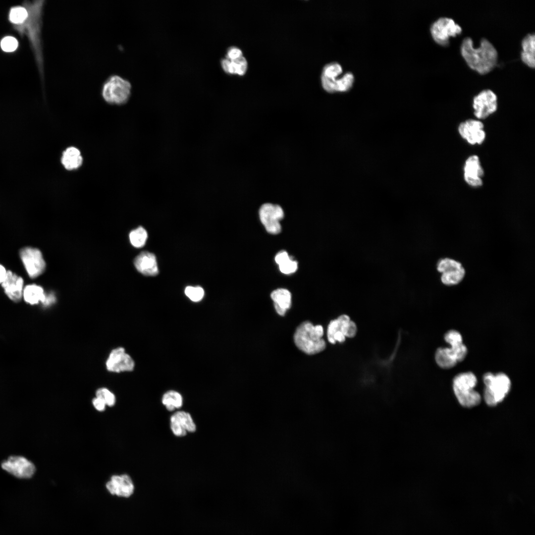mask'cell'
Wrapping results in <instances>:
<instances>
[{
    "mask_svg": "<svg viewBox=\"0 0 535 535\" xmlns=\"http://www.w3.org/2000/svg\"><path fill=\"white\" fill-rule=\"evenodd\" d=\"M461 54L468 65L481 74L490 72L496 65L498 54L494 46L486 39L482 38L480 46L474 47L470 37L463 39L460 47Z\"/></svg>",
    "mask_w": 535,
    "mask_h": 535,
    "instance_id": "obj_1",
    "label": "cell"
},
{
    "mask_svg": "<svg viewBox=\"0 0 535 535\" xmlns=\"http://www.w3.org/2000/svg\"><path fill=\"white\" fill-rule=\"evenodd\" d=\"M323 328L321 325H314L309 321H305L297 328L294 340L296 346L303 352L313 355L323 351L325 342L322 338Z\"/></svg>",
    "mask_w": 535,
    "mask_h": 535,
    "instance_id": "obj_2",
    "label": "cell"
},
{
    "mask_svg": "<svg viewBox=\"0 0 535 535\" xmlns=\"http://www.w3.org/2000/svg\"><path fill=\"white\" fill-rule=\"evenodd\" d=\"M444 339L450 345V348H438L435 352V359L437 364L442 369H451L458 362L465 358L467 348L463 343L461 334L455 330H450L444 335Z\"/></svg>",
    "mask_w": 535,
    "mask_h": 535,
    "instance_id": "obj_3",
    "label": "cell"
},
{
    "mask_svg": "<svg viewBox=\"0 0 535 535\" xmlns=\"http://www.w3.org/2000/svg\"><path fill=\"white\" fill-rule=\"evenodd\" d=\"M132 85L127 79L113 74L104 81L101 88V95L105 102L110 105H122L129 101Z\"/></svg>",
    "mask_w": 535,
    "mask_h": 535,
    "instance_id": "obj_4",
    "label": "cell"
},
{
    "mask_svg": "<svg viewBox=\"0 0 535 535\" xmlns=\"http://www.w3.org/2000/svg\"><path fill=\"white\" fill-rule=\"evenodd\" d=\"M477 383L476 375L472 372L457 374L453 381V388L459 403L463 407L476 406L481 401V396L474 390Z\"/></svg>",
    "mask_w": 535,
    "mask_h": 535,
    "instance_id": "obj_5",
    "label": "cell"
},
{
    "mask_svg": "<svg viewBox=\"0 0 535 535\" xmlns=\"http://www.w3.org/2000/svg\"><path fill=\"white\" fill-rule=\"evenodd\" d=\"M485 384L484 399L489 406H495L502 402L511 388V381L504 373L493 374L491 373L485 374L483 377Z\"/></svg>",
    "mask_w": 535,
    "mask_h": 535,
    "instance_id": "obj_6",
    "label": "cell"
},
{
    "mask_svg": "<svg viewBox=\"0 0 535 535\" xmlns=\"http://www.w3.org/2000/svg\"><path fill=\"white\" fill-rule=\"evenodd\" d=\"M430 33L436 43L442 46H447L450 37H455L462 33L461 27L448 17H440L431 25Z\"/></svg>",
    "mask_w": 535,
    "mask_h": 535,
    "instance_id": "obj_7",
    "label": "cell"
},
{
    "mask_svg": "<svg viewBox=\"0 0 535 535\" xmlns=\"http://www.w3.org/2000/svg\"><path fill=\"white\" fill-rule=\"evenodd\" d=\"M259 214L261 222L268 233L276 234L281 230L279 221L284 217L281 207L270 203H264L259 209Z\"/></svg>",
    "mask_w": 535,
    "mask_h": 535,
    "instance_id": "obj_8",
    "label": "cell"
},
{
    "mask_svg": "<svg viewBox=\"0 0 535 535\" xmlns=\"http://www.w3.org/2000/svg\"><path fill=\"white\" fill-rule=\"evenodd\" d=\"M1 468L12 476L21 479L31 478L36 472L35 465L22 456H11L1 463Z\"/></svg>",
    "mask_w": 535,
    "mask_h": 535,
    "instance_id": "obj_9",
    "label": "cell"
},
{
    "mask_svg": "<svg viewBox=\"0 0 535 535\" xmlns=\"http://www.w3.org/2000/svg\"><path fill=\"white\" fill-rule=\"evenodd\" d=\"M437 269L441 273L442 282L448 286L459 283L465 274V269L460 262L448 258L441 259L438 261Z\"/></svg>",
    "mask_w": 535,
    "mask_h": 535,
    "instance_id": "obj_10",
    "label": "cell"
},
{
    "mask_svg": "<svg viewBox=\"0 0 535 535\" xmlns=\"http://www.w3.org/2000/svg\"><path fill=\"white\" fill-rule=\"evenodd\" d=\"M473 107L474 114L478 119H485L497 110L496 95L490 89L481 91L473 98Z\"/></svg>",
    "mask_w": 535,
    "mask_h": 535,
    "instance_id": "obj_11",
    "label": "cell"
},
{
    "mask_svg": "<svg viewBox=\"0 0 535 535\" xmlns=\"http://www.w3.org/2000/svg\"><path fill=\"white\" fill-rule=\"evenodd\" d=\"M20 257L30 277L36 278L44 271L46 263L39 249L30 247H24L20 251Z\"/></svg>",
    "mask_w": 535,
    "mask_h": 535,
    "instance_id": "obj_12",
    "label": "cell"
},
{
    "mask_svg": "<svg viewBox=\"0 0 535 535\" xmlns=\"http://www.w3.org/2000/svg\"><path fill=\"white\" fill-rule=\"evenodd\" d=\"M458 130L461 137L472 145L482 144L486 136L484 125L479 120L470 119L462 122Z\"/></svg>",
    "mask_w": 535,
    "mask_h": 535,
    "instance_id": "obj_13",
    "label": "cell"
},
{
    "mask_svg": "<svg viewBox=\"0 0 535 535\" xmlns=\"http://www.w3.org/2000/svg\"><path fill=\"white\" fill-rule=\"evenodd\" d=\"M106 487L110 494L124 498L131 497L135 489L131 478L126 474L112 476Z\"/></svg>",
    "mask_w": 535,
    "mask_h": 535,
    "instance_id": "obj_14",
    "label": "cell"
},
{
    "mask_svg": "<svg viewBox=\"0 0 535 535\" xmlns=\"http://www.w3.org/2000/svg\"><path fill=\"white\" fill-rule=\"evenodd\" d=\"M134 365L133 360L122 347L112 350L106 362L107 370L115 373L131 371Z\"/></svg>",
    "mask_w": 535,
    "mask_h": 535,
    "instance_id": "obj_15",
    "label": "cell"
},
{
    "mask_svg": "<svg viewBox=\"0 0 535 535\" xmlns=\"http://www.w3.org/2000/svg\"><path fill=\"white\" fill-rule=\"evenodd\" d=\"M170 429L173 434L182 437L188 432H194L196 425L190 413L178 411L172 414L170 418Z\"/></svg>",
    "mask_w": 535,
    "mask_h": 535,
    "instance_id": "obj_16",
    "label": "cell"
},
{
    "mask_svg": "<svg viewBox=\"0 0 535 535\" xmlns=\"http://www.w3.org/2000/svg\"><path fill=\"white\" fill-rule=\"evenodd\" d=\"M484 171L477 155L470 156L466 160L464 167V177L470 186L477 187L482 185V177Z\"/></svg>",
    "mask_w": 535,
    "mask_h": 535,
    "instance_id": "obj_17",
    "label": "cell"
},
{
    "mask_svg": "<svg viewBox=\"0 0 535 535\" xmlns=\"http://www.w3.org/2000/svg\"><path fill=\"white\" fill-rule=\"evenodd\" d=\"M23 285V278L10 270L7 271L5 279L1 283L7 296L15 302L20 301L22 297Z\"/></svg>",
    "mask_w": 535,
    "mask_h": 535,
    "instance_id": "obj_18",
    "label": "cell"
},
{
    "mask_svg": "<svg viewBox=\"0 0 535 535\" xmlns=\"http://www.w3.org/2000/svg\"><path fill=\"white\" fill-rule=\"evenodd\" d=\"M134 263L137 270L145 275L155 276L159 273L156 258L153 253L142 252L135 258Z\"/></svg>",
    "mask_w": 535,
    "mask_h": 535,
    "instance_id": "obj_19",
    "label": "cell"
},
{
    "mask_svg": "<svg viewBox=\"0 0 535 535\" xmlns=\"http://www.w3.org/2000/svg\"><path fill=\"white\" fill-rule=\"evenodd\" d=\"M343 71L341 65L335 62L328 63L323 67L321 77V84L324 89L328 92H335V84L340 77Z\"/></svg>",
    "mask_w": 535,
    "mask_h": 535,
    "instance_id": "obj_20",
    "label": "cell"
},
{
    "mask_svg": "<svg viewBox=\"0 0 535 535\" xmlns=\"http://www.w3.org/2000/svg\"><path fill=\"white\" fill-rule=\"evenodd\" d=\"M270 297L274 302V308L277 314L284 316L291 306V293L287 289L278 288L271 293Z\"/></svg>",
    "mask_w": 535,
    "mask_h": 535,
    "instance_id": "obj_21",
    "label": "cell"
},
{
    "mask_svg": "<svg viewBox=\"0 0 535 535\" xmlns=\"http://www.w3.org/2000/svg\"><path fill=\"white\" fill-rule=\"evenodd\" d=\"M521 45L522 51L521 58L522 61L529 67L534 68L535 66L534 33L527 34L522 40Z\"/></svg>",
    "mask_w": 535,
    "mask_h": 535,
    "instance_id": "obj_22",
    "label": "cell"
},
{
    "mask_svg": "<svg viewBox=\"0 0 535 535\" xmlns=\"http://www.w3.org/2000/svg\"><path fill=\"white\" fill-rule=\"evenodd\" d=\"M61 161L66 169L73 170L81 165L83 159L78 149L70 147L63 152Z\"/></svg>",
    "mask_w": 535,
    "mask_h": 535,
    "instance_id": "obj_23",
    "label": "cell"
},
{
    "mask_svg": "<svg viewBox=\"0 0 535 535\" xmlns=\"http://www.w3.org/2000/svg\"><path fill=\"white\" fill-rule=\"evenodd\" d=\"M221 65L223 70L229 74L243 75L247 71L248 63L244 56L230 60L227 58L222 59Z\"/></svg>",
    "mask_w": 535,
    "mask_h": 535,
    "instance_id": "obj_24",
    "label": "cell"
},
{
    "mask_svg": "<svg viewBox=\"0 0 535 535\" xmlns=\"http://www.w3.org/2000/svg\"><path fill=\"white\" fill-rule=\"evenodd\" d=\"M275 261L279 266L280 271L285 274L295 272L298 268V263L293 260L285 251H281L275 257Z\"/></svg>",
    "mask_w": 535,
    "mask_h": 535,
    "instance_id": "obj_25",
    "label": "cell"
},
{
    "mask_svg": "<svg viewBox=\"0 0 535 535\" xmlns=\"http://www.w3.org/2000/svg\"><path fill=\"white\" fill-rule=\"evenodd\" d=\"M45 294L42 287L32 284L24 288L22 297L25 301L30 305H35L40 302H43L45 297Z\"/></svg>",
    "mask_w": 535,
    "mask_h": 535,
    "instance_id": "obj_26",
    "label": "cell"
},
{
    "mask_svg": "<svg viewBox=\"0 0 535 535\" xmlns=\"http://www.w3.org/2000/svg\"><path fill=\"white\" fill-rule=\"evenodd\" d=\"M161 402L166 409L170 412L180 409L183 405L182 395L174 390H169L162 396Z\"/></svg>",
    "mask_w": 535,
    "mask_h": 535,
    "instance_id": "obj_27",
    "label": "cell"
},
{
    "mask_svg": "<svg viewBox=\"0 0 535 535\" xmlns=\"http://www.w3.org/2000/svg\"><path fill=\"white\" fill-rule=\"evenodd\" d=\"M148 234L146 230L140 226L131 231L129 234V239L131 244L136 248H141L144 246L147 239Z\"/></svg>",
    "mask_w": 535,
    "mask_h": 535,
    "instance_id": "obj_28",
    "label": "cell"
},
{
    "mask_svg": "<svg viewBox=\"0 0 535 535\" xmlns=\"http://www.w3.org/2000/svg\"><path fill=\"white\" fill-rule=\"evenodd\" d=\"M354 81V76L353 73L347 72L336 81L335 92L348 91L352 87Z\"/></svg>",
    "mask_w": 535,
    "mask_h": 535,
    "instance_id": "obj_29",
    "label": "cell"
},
{
    "mask_svg": "<svg viewBox=\"0 0 535 535\" xmlns=\"http://www.w3.org/2000/svg\"><path fill=\"white\" fill-rule=\"evenodd\" d=\"M27 16V11L25 8L22 7H15L11 9L9 19L12 23L19 24L23 22Z\"/></svg>",
    "mask_w": 535,
    "mask_h": 535,
    "instance_id": "obj_30",
    "label": "cell"
},
{
    "mask_svg": "<svg viewBox=\"0 0 535 535\" xmlns=\"http://www.w3.org/2000/svg\"><path fill=\"white\" fill-rule=\"evenodd\" d=\"M96 397L104 401L106 405L111 407L115 404V397L113 393L106 388L98 389L96 393Z\"/></svg>",
    "mask_w": 535,
    "mask_h": 535,
    "instance_id": "obj_31",
    "label": "cell"
},
{
    "mask_svg": "<svg viewBox=\"0 0 535 535\" xmlns=\"http://www.w3.org/2000/svg\"><path fill=\"white\" fill-rule=\"evenodd\" d=\"M185 293L192 301L198 302L203 298L204 291L201 287L188 286L185 289Z\"/></svg>",
    "mask_w": 535,
    "mask_h": 535,
    "instance_id": "obj_32",
    "label": "cell"
},
{
    "mask_svg": "<svg viewBox=\"0 0 535 535\" xmlns=\"http://www.w3.org/2000/svg\"><path fill=\"white\" fill-rule=\"evenodd\" d=\"M338 322L339 331L342 332L345 337L352 338L355 336L357 333V326L354 321L350 320L349 322L343 323H340L339 321Z\"/></svg>",
    "mask_w": 535,
    "mask_h": 535,
    "instance_id": "obj_33",
    "label": "cell"
},
{
    "mask_svg": "<svg viewBox=\"0 0 535 535\" xmlns=\"http://www.w3.org/2000/svg\"><path fill=\"white\" fill-rule=\"evenodd\" d=\"M18 46L16 39L10 36L4 38L1 41L0 46L3 51L6 52H11L15 51Z\"/></svg>",
    "mask_w": 535,
    "mask_h": 535,
    "instance_id": "obj_34",
    "label": "cell"
},
{
    "mask_svg": "<svg viewBox=\"0 0 535 535\" xmlns=\"http://www.w3.org/2000/svg\"><path fill=\"white\" fill-rule=\"evenodd\" d=\"M242 51L238 48L232 47L229 48L227 51L226 58L233 60L238 59L242 56Z\"/></svg>",
    "mask_w": 535,
    "mask_h": 535,
    "instance_id": "obj_35",
    "label": "cell"
},
{
    "mask_svg": "<svg viewBox=\"0 0 535 535\" xmlns=\"http://www.w3.org/2000/svg\"><path fill=\"white\" fill-rule=\"evenodd\" d=\"M93 404L94 407L99 411H104L106 404L101 399L96 397L93 400Z\"/></svg>",
    "mask_w": 535,
    "mask_h": 535,
    "instance_id": "obj_36",
    "label": "cell"
},
{
    "mask_svg": "<svg viewBox=\"0 0 535 535\" xmlns=\"http://www.w3.org/2000/svg\"><path fill=\"white\" fill-rule=\"evenodd\" d=\"M345 338V336L340 331H336L333 336V339L335 342L337 341L340 343L344 342Z\"/></svg>",
    "mask_w": 535,
    "mask_h": 535,
    "instance_id": "obj_37",
    "label": "cell"
},
{
    "mask_svg": "<svg viewBox=\"0 0 535 535\" xmlns=\"http://www.w3.org/2000/svg\"><path fill=\"white\" fill-rule=\"evenodd\" d=\"M55 301V297L53 294H50L48 295H45V297L43 301V303L45 305H50V304L54 302Z\"/></svg>",
    "mask_w": 535,
    "mask_h": 535,
    "instance_id": "obj_38",
    "label": "cell"
},
{
    "mask_svg": "<svg viewBox=\"0 0 535 535\" xmlns=\"http://www.w3.org/2000/svg\"><path fill=\"white\" fill-rule=\"evenodd\" d=\"M7 270L5 268L0 264V284L3 282L6 275Z\"/></svg>",
    "mask_w": 535,
    "mask_h": 535,
    "instance_id": "obj_39",
    "label": "cell"
}]
</instances>
